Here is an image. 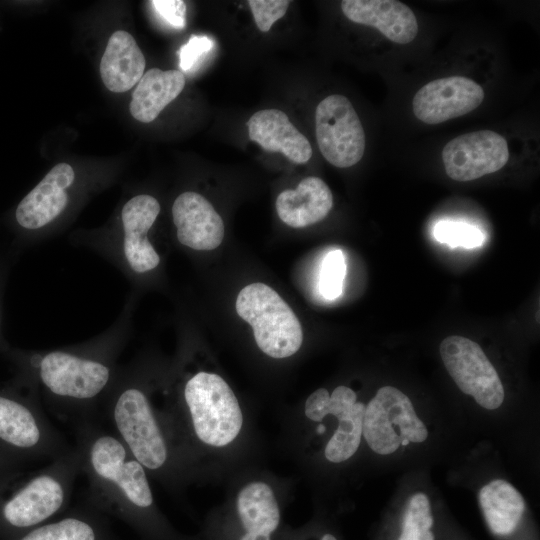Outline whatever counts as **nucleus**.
Listing matches in <instances>:
<instances>
[{"instance_id":"nucleus-1","label":"nucleus","mask_w":540,"mask_h":540,"mask_svg":"<svg viewBox=\"0 0 540 540\" xmlns=\"http://www.w3.org/2000/svg\"><path fill=\"white\" fill-rule=\"evenodd\" d=\"M133 300L100 334L81 343L45 350L1 348L17 380L32 389L59 419L74 427L95 421L121 367L130 334Z\"/></svg>"},{"instance_id":"nucleus-2","label":"nucleus","mask_w":540,"mask_h":540,"mask_svg":"<svg viewBox=\"0 0 540 540\" xmlns=\"http://www.w3.org/2000/svg\"><path fill=\"white\" fill-rule=\"evenodd\" d=\"M102 409L110 431L146 471L160 473L168 468L171 450L167 432L135 366L121 365Z\"/></svg>"},{"instance_id":"nucleus-3","label":"nucleus","mask_w":540,"mask_h":540,"mask_svg":"<svg viewBox=\"0 0 540 540\" xmlns=\"http://www.w3.org/2000/svg\"><path fill=\"white\" fill-rule=\"evenodd\" d=\"M160 211V203L154 196H132L122 205L114 226L75 235L73 245L94 251L135 285L161 264V256L150 239Z\"/></svg>"},{"instance_id":"nucleus-4","label":"nucleus","mask_w":540,"mask_h":540,"mask_svg":"<svg viewBox=\"0 0 540 540\" xmlns=\"http://www.w3.org/2000/svg\"><path fill=\"white\" fill-rule=\"evenodd\" d=\"M0 446L22 459H55L71 447L45 415L37 394L17 379L0 387Z\"/></svg>"},{"instance_id":"nucleus-5","label":"nucleus","mask_w":540,"mask_h":540,"mask_svg":"<svg viewBox=\"0 0 540 540\" xmlns=\"http://www.w3.org/2000/svg\"><path fill=\"white\" fill-rule=\"evenodd\" d=\"M179 407L184 408L187 426L202 443L223 447L240 433L243 414L227 382L215 373L198 371L183 383Z\"/></svg>"},{"instance_id":"nucleus-6","label":"nucleus","mask_w":540,"mask_h":540,"mask_svg":"<svg viewBox=\"0 0 540 540\" xmlns=\"http://www.w3.org/2000/svg\"><path fill=\"white\" fill-rule=\"evenodd\" d=\"M79 474L78 455L71 447L0 503L3 520L14 528H31L48 520L68 504Z\"/></svg>"},{"instance_id":"nucleus-7","label":"nucleus","mask_w":540,"mask_h":540,"mask_svg":"<svg viewBox=\"0 0 540 540\" xmlns=\"http://www.w3.org/2000/svg\"><path fill=\"white\" fill-rule=\"evenodd\" d=\"M237 314L248 322L259 349L272 358H286L302 345L301 324L289 305L264 283L245 286L236 300Z\"/></svg>"},{"instance_id":"nucleus-8","label":"nucleus","mask_w":540,"mask_h":540,"mask_svg":"<svg viewBox=\"0 0 540 540\" xmlns=\"http://www.w3.org/2000/svg\"><path fill=\"white\" fill-rule=\"evenodd\" d=\"M76 172L68 163L56 164L19 202L14 219L20 232V247H28L52 234L68 212Z\"/></svg>"},{"instance_id":"nucleus-9","label":"nucleus","mask_w":540,"mask_h":540,"mask_svg":"<svg viewBox=\"0 0 540 540\" xmlns=\"http://www.w3.org/2000/svg\"><path fill=\"white\" fill-rule=\"evenodd\" d=\"M362 435L374 452L387 455L394 453L404 439L424 442L428 431L411 400L399 389L384 386L365 406Z\"/></svg>"},{"instance_id":"nucleus-10","label":"nucleus","mask_w":540,"mask_h":540,"mask_svg":"<svg viewBox=\"0 0 540 540\" xmlns=\"http://www.w3.org/2000/svg\"><path fill=\"white\" fill-rule=\"evenodd\" d=\"M315 131L320 152L335 167L348 168L362 159L365 132L352 103L345 96L332 94L318 104Z\"/></svg>"},{"instance_id":"nucleus-11","label":"nucleus","mask_w":540,"mask_h":540,"mask_svg":"<svg viewBox=\"0 0 540 540\" xmlns=\"http://www.w3.org/2000/svg\"><path fill=\"white\" fill-rule=\"evenodd\" d=\"M443 363L459 389L483 408L494 410L504 400L500 377L482 348L474 341L453 335L440 344Z\"/></svg>"},{"instance_id":"nucleus-12","label":"nucleus","mask_w":540,"mask_h":540,"mask_svg":"<svg viewBox=\"0 0 540 540\" xmlns=\"http://www.w3.org/2000/svg\"><path fill=\"white\" fill-rule=\"evenodd\" d=\"M446 174L466 182L502 169L509 160L506 139L492 130L465 133L450 140L441 153Z\"/></svg>"},{"instance_id":"nucleus-13","label":"nucleus","mask_w":540,"mask_h":540,"mask_svg":"<svg viewBox=\"0 0 540 540\" xmlns=\"http://www.w3.org/2000/svg\"><path fill=\"white\" fill-rule=\"evenodd\" d=\"M484 90L464 76L435 79L422 86L412 101L413 113L426 124H440L476 109L484 100Z\"/></svg>"},{"instance_id":"nucleus-14","label":"nucleus","mask_w":540,"mask_h":540,"mask_svg":"<svg viewBox=\"0 0 540 540\" xmlns=\"http://www.w3.org/2000/svg\"><path fill=\"white\" fill-rule=\"evenodd\" d=\"M178 242L195 251L216 249L224 237V224L212 204L201 194L186 191L172 204Z\"/></svg>"},{"instance_id":"nucleus-15","label":"nucleus","mask_w":540,"mask_h":540,"mask_svg":"<svg viewBox=\"0 0 540 540\" xmlns=\"http://www.w3.org/2000/svg\"><path fill=\"white\" fill-rule=\"evenodd\" d=\"M343 14L353 23L376 28L397 44L412 42L418 33L414 12L396 0H344Z\"/></svg>"},{"instance_id":"nucleus-16","label":"nucleus","mask_w":540,"mask_h":540,"mask_svg":"<svg viewBox=\"0 0 540 540\" xmlns=\"http://www.w3.org/2000/svg\"><path fill=\"white\" fill-rule=\"evenodd\" d=\"M249 138L268 152H279L296 164L310 160L312 148L308 139L279 109H263L247 121Z\"/></svg>"},{"instance_id":"nucleus-17","label":"nucleus","mask_w":540,"mask_h":540,"mask_svg":"<svg viewBox=\"0 0 540 540\" xmlns=\"http://www.w3.org/2000/svg\"><path fill=\"white\" fill-rule=\"evenodd\" d=\"M333 206V195L320 178L302 179L296 189L282 191L276 199L279 218L288 226L303 228L323 220Z\"/></svg>"},{"instance_id":"nucleus-18","label":"nucleus","mask_w":540,"mask_h":540,"mask_svg":"<svg viewBox=\"0 0 540 540\" xmlns=\"http://www.w3.org/2000/svg\"><path fill=\"white\" fill-rule=\"evenodd\" d=\"M145 65V57L133 36L118 30L110 36L101 58V79L111 92H126L140 81Z\"/></svg>"},{"instance_id":"nucleus-19","label":"nucleus","mask_w":540,"mask_h":540,"mask_svg":"<svg viewBox=\"0 0 540 540\" xmlns=\"http://www.w3.org/2000/svg\"><path fill=\"white\" fill-rule=\"evenodd\" d=\"M478 499L485 522L493 535L510 539L518 532L526 506L514 486L502 479L493 480L481 488Z\"/></svg>"},{"instance_id":"nucleus-20","label":"nucleus","mask_w":540,"mask_h":540,"mask_svg":"<svg viewBox=\"0 0 540 540\" xmlns=\"http://www.w3.org/2000/svg\"><path fill=\"white\" fill-rule=\"evenodd\" d=\"M185 76L179 70L152 68L141 77L132 94L130 113L142 123L154 121L183 90Z\"/></svg>"},{"instance_id":"nucleus-21","label":"nucleus","mask_w":540,"mask_h":540,"mask_svg":"<svg viewBox=\"0 0 540 540\" xmlns=\"http://www.w3.org/2000/svg\"><path fill=\"white\" fill-rule=\"evenodd\" d=\"M237 513L246 534L271 536L280 523V510L272 488L261 481L244 486L237 496Z\"/></svg>"},{"instance_id":"nucleus-22","label":"nucleus","mask_w":540,"mask_h":540,"mask_svg":"<svg viewBox=\"0 0 540 540\" xmlns=\"http://www.w3.org/2000/svg\"><path fill=\"white\" fill-rule=\"evenodd\" d=\"M365 405L356 402L351 410L338 415V427L325 447V457L333 463L348 460L357 451L363 427Z\"/></svg>"},{"instance_id":"nucleus-23","label":"nucleus","mask_w":540,"mask_h":540,"mask_svg":"<svg viewBox=\"0 0 540 540\" xmlns=\"http://www.w3.org/2000/svg\"><path fill=\"white\" fill-rule=\"evenodd\" d=\"M434 518L428 497L414 494L403 512L396 540H435Z\"/></svg>"},{"instance_id":"nucleus-24","label":"nucleus","mask_w":540,"mask_h":540,"mask_svg":"<svg viewBox=\"0 0 540 540\" xmlns=\"http://www.w3.org/2000/svg\"><path fill=\"white\" fill-rule=\"evenodd\" d=\"M356 393L349 387L338 386L329 395L325 388H319L309 395L305 402V415L312 421L321 422L325 416L335 417L352 409Z\"/></svg>"},{"instance_id":"nucleus-25","label":"nucleus","mask_w":540,"mask_h":540,"mask_svg":"<svg viewBox=\"0 0 540 540\" xmlns=\"http://www.w3.org/2000/svg\"><path fill=\"white\" fill-rule=\"evenodd\" d=\"M20 540H97V533L87 518L72 515L36 527Z\"/></svg>"},{"instance_id":"nucleus-26","label":"nucleus","mask_w":540,"mask_h":540,"mask_svg":"<svg viewBox=\"0 0 540 540\" xmlns=\"http://www.w3.org/2000/svg\"><path fill=\"white\" fill-rule=\"evenodd\" d=\"M437 241L445 243L450 247L475 248L484 242L482 231L465 222L442 220L439 221L433 230Z\"/></svg>"},{"instance_id":"nucleus-27","label":"nucleus","mask_w":540,"mask_h":540,"mask_svg":"<svg viewBox=\"0 0 540 540\" xmlns=\"http://www.w3.org/2000/svg\"><path fill=\"white\" fill-rule=\"evenodd\" d=\"M345 275L346 263L342 251H330L321 264L319 275L320 294L328 300L338 298L343 291Z\"/></svg>"},{"instance_id":"nucleus-28","label":"nucleus","mask_w":540,"mask_h":540,"mask_svg":"<svg viewBox=\"0 0 540 540\" xmlns=\"http://www.w3.org/2000/svg\"><path fill=\"white\" fill-rule=\"evenodd\" d=\"M290 3L287 0L248 1L255 23L262 32H268L272 25L286 14Z\"/></svg>"},{"instance_id":"nucleus-29","label":"nucleus","mask_w":540,"mask_h":540,"mask_svg":"<svg viewBox=\"0 0 540 540\" xmlns=\"http://www.w3.org/2000/svg\"><path fill=\"white\" fill-rule=\"evenodd\" d=\"M213 47L214 42L208 36L192 35L178 51L180 69L186 73L193 71Z\"/></svg>"},{"instance_id":"nucleus-30","label":"nucleus","mask_w":540,"mask_h":540,"mask_svg":"<svg viewBox=\"0 0 540 540\" xmlns=\"http://www.w3.org/2000/svg\"><path fill=\"white\" fill-rule=\"evenodd\" d=\"M155 12L170 26L183 29L186 25V5L181 0H153Z\"/></svg>"},{"instance_id":"nucleus-31","label":"nucleus","mask_w":540,"mask_h":540,"mask_svg":"<svg viewBox=\"0 0 540 540\" xmlns=\"http://www.w3.org/2000/svg\"><path fill=\"white\" fill-rule=\"evenodd\" d=\"M11 256L12 253H9L5 256H0V350L6 344L2 338V327H3V293L4 287L9 273L11 265Z\"/></svg>"},{"instance_id":"nucleus-32","label":"nucleus","mask_w":540,"mask_h":540,"mask_svg":"<svg viewBox=\"0 0 540 540\" xmlns=\"http://www.w3.org/2000/svg\"><path fill=\"white\" fill-rule=\"evenodd\" d=\"M240 540H271V536L250 535L245 533Z\"/></svg>"},{"instance_id":"nucleus-33","label":"nucleus","mask_w":540,"mask_h":540,"mask_svg":"<svg viewBox=\"0 0 540 540\" xmlns=\"http://www.w3.org/2000/svg\"><path fill=\"white\" fill-rule=\"evenodd\" d=\"M320 540H338V539L334 535L330 533H326L320 538Z\"/></svg>"},{"instance_id":"nucleus-34","label":"nucleus","mask_w":540,"mask_h":540,"mask_svg":"<svg viewBox=\"0 0 540 540\" xmlns=\"http://www.w3.org/2000/svg\"><path fill=\"white\" fill-rule=\"evenodd\" d=\"M324 431H325V426L322 425V424H320V425L318 426V433H323Z\"/></svg>"},{"instance_id":"nucleus-35","label":"nucleus","mask_w":540,"mask_h":540,"mask_svg":"<svg viewBox=\"0 0 540 540\" xmlns=\"http://www.w3.org/2000/svg\"><path fill=\"white\" fill-rule=\"evenodd\" d=\"M409 443H410L409 440L404 439V440H402L401 445H402V446H406V445H408Z\"/></svg>"}]
</instances>
